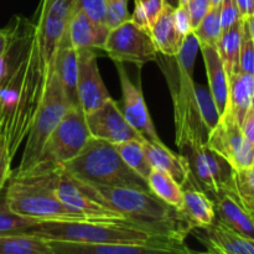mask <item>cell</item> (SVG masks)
<instances>
[{
	"instance_id": "obj_14",
	"label": "cell",
	"mask_w": 254,
	"mask_h": 254,
	"mask_svg": "<svg viewBox=\"0 0 254 254\" xmlns=\"http://www.w3.org/2000/svg\"><path fill=\"white\" fill-rule=\"evenodd\" d=\"M56 192L64 206L78 213L84 220H123L126 218L113 208L103 205L98 200L86 192L81 184L68 173L60 169L57 178Z\"/></svg>"
},
{
	"instance_id": "obj_39",
	"label": "cell",
	"mask_w": 254,
	"mask_h": 254,
	"mask_svg": "<svg viewBox=\"0 0 254 254\" xmlns=\"http://www.w3.org/2000/svg\"><path fill=\"white\" fill-rule=\"evenodd\" d=\"M139 2H140L141 9H143L144 15H145L149 27L151 29L155 20L158 19L160 12L163 11L165 2H164V0H144V1Z\"/></svg>"
},
{
	"instance_id": "obj_26",
	"label": "cell",
	"mask_w": 254,
	"mask_h": 254,
	"mask_svg": "<svg viewBox=\"0 0 254 254\" xmlns=\"http://www.w3.org/2000/svg\"><path fill=\"white\" fill-rule=\"evenodd\" d=\"M242 22L243 19L236 22L230 29L222 30L221 36L218 39L217 51L220 54L221 60L225 64L226 72L230 78L233 74L240 72V50L241 39H242Z\"/></svg>"
},
{
	"instance_id": "obj_29",
	"label": "cell",
	"mask_w": 254,
	"mask_h": 254,
	"mask_svg": "<svg viewBox=\"0 0 254 254\" xmlns=\"http://www.w3.org/2000/svg\"><path fill=\"white\" fill-rule=\"evenodd\" d=\"M227 193L254 218V169H233L232 181Z\"/></svg>"
},
{
	"instance_id": "obj_23",
	"label": "cell",
	"mask_w": 254,
	"mask_h": 254,
	"mask_svg": "<svg viewBox=\"0 0 254 254\" xmlns=\"http://www.w3.org/2000/svg\"><path fill=\"white\" fill-rule=\"evenodd\" d=\"M173 12V7L164 5L163 11L160 12L150 29L151 37L158 52L168 57H174L178 55L185 39L176 27Z\"/></svg>"
},
{
	"instance_id": "obj_32",
	"label": "cell",
	"mask_w": 254,
	"mask_h": 254,
	"mask_svg": "<svg viewBox=\"0 0 254 254\" xmlns=\"http://www.w3.org/2000/svg\"><path fill=\"white\" fill-rule=\"evenodd\" d=\"M40 221L15 215L14 212H11L7 208L6 203H5L4 195L2 193L0 195V235H4V233L27 232L32 226H35Z\"/></svg>"
},
{
	"instance_id": "obj_40",
	"label": "cell",
	"mask_w": 254,
	"mask_h": 254,
	"mask_svg": "<svg viewBox=\"0 0 254 254\" xmlns=\"http://www.w3.org/2000/svg\"><path fill=\"white\" fill-rule=\"evenodd\" d=\"M241 129H242L243 135L247 139L248 143L254 148V111L252 109H250L248 113L246 114L245 119L241 124Z\"/></svg>"
},
{
	"instance_id": "obj_8",
	"label": "cell",
	"mask_w": 254,
	"mask_h": 254,
	"mask_svg": "<svg viewBox=\"0 0 254 254\" xmlns=\"http://www.w3.org/2000/svg\"><path fill=\"white\" fill-rule=\"evenodd\" d=\"M89 138L86 114L78 106H71L49 136L36 165L30 171H50L62 168L83 149Z\"/></svg>"
},
{
	"instance_id": "obj_17",
	"label": "cell",
	"mask_w": 254,
	"mask_h": 254,
	"mask_svg": "<svg viewBox=\"0 0 254 254\" xmlns=\"http://www.w3.org/2000/svg\"><path fill=\"white\" fill-rule=\"evenodd\" d=\"M192 235L212 254H254V241L242 237L215 218L211 225L193 227Z\"/></svg>"
},
{
	"instance_id": "obj_35",
	"label": "cell",
	"mask_w": 254,
	"mask_h": 254,
	"mask_svg": "<svg viewBox=\"0 0 254 254\" xmlns=\"http://www.w3.org/2000/svg\"><path fill=\"white\" fill-rule=\"evenodd\" d=\"M129 19L128 0H107V26L109 30Z\"/></svg>"
},
{
	"instance_id": "obj_47",
	"label": "cell",
	"mask_w": 254,
	"mask_h": 254,
	"mask_svg": "<svg viewBox=\"0 0 254 254\" xmlns=\"http://www.w3.org/2000/svg\"><path fill=\"white\" fill-rule=\"evenodd\" d=\"M190 0H180V5H188Z\"/></svg>"
},
{
	"instance_id": "obj_42",
	"label": "cell",
	"mask_w": 254,
	"mask_h": 254,
	"mask_svg": "<svg viewBox=\"0 0 254 254\" xmlns=\"http://www.w3.org/2000/svg\"><path fill=\"white\" fill-rule=\"evenodd\" d=\"M10 35H11V27L0 30V55H5L10 44Z\"/></svg>"
},
{
	"instance_id": "obj_46",
	"label": "cell",
	"mask_w": 254,
	"mask_h": 254,
	"mask_svg": "<svg viewBox=\"0 0 254 254\" xmlns=\"http://www.w3.org/2000/svg\"><path fill=\"white\" fill-rule=\"evenodd\" d=\"M221 1H222V0H211V5H212V6H216V5H220Z\"/></svg>"
},
{
	"instance_id": "obj_49",
	"label": "cell",
	"mask_w": 254,
	"mask_h": 254,
	"mask_svg": "<svg viewBox=\"0 0 254 254\" xmlns=\"http://www.w3.org/2000/svg\"><path fill=\"white\" fill-rule=\"evenodd\" d=\"M251 168H252V169H254V156H253V161H252V166H251Z\"/></svg>"
},
{
	"instance_id": "obj_7",
	"label": "cell",
	"mask_w": 254,
	"mask_h": 254,
	"mask_svg": "<svg viewBox=\"0 0 254 254\" xmlns=\"http://www.w3.org/2000/svg\"><path fill=\"white\" fill-rule=\"evenodd\" d=\"M71 106L73 104L67 98L61 81L54 69L41 103L32 119L31 127L25 139V148L22 151L21 160L19 166L11 171L12 175L27 173L36 165L45 143Z\"/></svg>"
},
{
	"instance_id": "obj_6",
	"label": "cell",
	"mask_w": 254,
	"mask_h": 254,
	"mask_svg": "<svg viewBox=\"0 0 254 254\" xmlns=\"http://www.w3.org/2000/svg\"><path fill=\"white\" fill-rule=\"evenodd\" d=\"M26 233L37 236L46 241H67V242L81 243L176 241L159 237L123 220L40 221Z\"/></svg>"
},
{
	"instance_id": "obj_4",
	"label": "cell",
	"mask_w": 254,
	"mask_h": 254,
	"mask_svg": "<svg viewBox=\"0 0 254 254\" xmlns=\"http://www.w3.org/2000/svg\"><path fill=\"white\" fill-rule=\"evenodd\" d=\"M60 169L32 170L10 176L5 189V203L15 215L36 221L84 220L62 203L56 192Z\"/></svg>"
},
{
	"instance_id": "obj_16",
	"label": "cell",
	"mask_w": 254,
	"mask_h": 254,
	"mask_svg": "<svg viewBox=\"0 0 254 254\" xmlns=\"http://www.w3.org/2000/svg\"><path fill=\"white\" fill-rule=\"evenodd\" d=\"M86 122L91 136L112 144L123 143L130 139H143L127 122L118 103L112 97L93 112L87 113Z\"/></svg>"
},
{
	"instance_id": "obj_18",
	"label": "cell",
	"mask_w": 254,
	"mask_h": 254,
	"mask_svg": "<svg viewBox=\"0 0 254 254\" xmlns=\"http://www.w3.org/2000/svg\"><path fill=\"white\" fill-rule=\"evenodd\" d=\"M108 32V27L94 24L82 10L74 5L67 22V35L71 40V44L77 50L102 49Z\"/></svg>"
},
{
	"instance_id": "obj_1",
	"label": "cell",
	"mask_w": 254,
	"mask_h": 254,
	"mask_svg": "<svg viewBox=\"0 0 254 254\" xmlns=\"http://www.w3.org/2000/svg\"><path fill=\"white\" fill-rule=\"evenodd\" d=\"M76 0H41L35 24L29 22L26 66L19 104L5 138L11 159L26 139L47 83L55 69L57 50Z\"/></svg>"
},
{
	"instance_id": "obj_2",
	"label": "cell",
	"mask_w": 254,
	"mask_h": 254,
	"mask_svg": "<svg viewBox=\"0 0 254 254\" xmlns=\"http://www.w3.org/2000/svg\"><path fill=\"white\" fill-rule=\"evenodd\" d=\"M198 51L200 44L190 32L176 56L159 54L155 61L160 64L170 91L178 148L190 143H207L208 134L221 118L208 87L193 79Z\"/></svg>"
},
{
	"instance_id": "obj_38",
	"label": "cell",
	"mask_w": 254,
	"mask_h": 254,
	"mask_svg": "<svg viewBox=\"0 0 254 254\" xmlns=\"http://www.w3.org/2000/svg\"><path fill=\"white\" fill-rule=\"evenodd\" d=\"M173 16L179 32H180L184 37H185L186 35L190 34V32H192L191 16L186 5H179L178 7H175L173 12Z\"/></svg>"
},
{
	"instance_id": "obj_27",
	"label": "cell",
	"mask_w": 254,
	"mask_h": 254,
	"mask_svg": "<svg viewBox=\"0 0 254 254\" xmlns=\"http://www.w3.org/2000/svg\"><path fill=\"white\" fill-rule=\"evenodd\" d=\"M0 254H52L46 240L30 233L0 235Z\"/></svg>"
},
{
	"instance_id": "obj_19",
	"label": "cell",
	"mask_w": 254,
	"mask_h": 254,
	"mask_svg": "<svg viewBox=\"0 0 254 254\" xmlns=\"http://www.w3.org/2000/svg\"><path fill=\"white\" fill-rule=\"evenodd\" d=\"M145 154L150 161L153 169L164 171L169 174L173 179L178 181L181 188L188 185L190 180V168L188 159L183 154H176L164 145V143L156 141H143Z\"/></svg>"
},
{
	"instance_id": "obj_41",
	"label": "cell",
	"mask_w": 254,
	"mask_h": 254,
	"mask_svg": "<svg viewBox=\"0 0 254 254\" xmlns=\"http://www.w3.org/2000/svg\"><path fill=\"white\" fill-rule=\"evenodd\" d=\"M233 1H235L242 19L254 15V0H233Z\"/></svg>"
},
{
	"instance_id": "obj_43",
	"label": "cell",
	"mask_w": 254,
	"mask_h": 254,
	"mask_svg": "<svg viewBox=\"0 0 254 254\" xmlns=\"http://www.w3.org/2000/svg\"><path fill=\"white\" fill-rule=\"evenodd\" d=\"M5 74H6V59L5 55H0V87L4 82Z\"/></svg>"
},
{
	"instance_id": "obj_22",
	"label": "cell",
	"mask_w": 254,
	"mask_h": 254,
	"mask_svg": "<svg viewBox=\"0 0 254 254\" xmlns=\"http://www.w3.org/2000/svg\"><path fill=\"white\" fill-rule=\"evenodd\" d=\"M55 71L61 81L67 98L73 106H78L77 99V76H78V50L71 44L67 29L60 42L55 60ZM79 107V106H78Z\"/></svg>"
},
{
	"instance_id": "obj_24",
	"label": "cell",
	"mask_w": 254,
	"mask_h": 254,
	"mask_svg": "<svg viewBox=\"0 0 254 254\" xmlns=\"http://www.w3.org/2000/svg\"><path fill=\"white\" fill-rule=\"evenodd\" d=\"M181 211L190 220L193 227H205L215 221V205L212 198L192 185L183 188Z\"/></svg>"
},
{
	"instance_id": "obj_50",
	"label": "cell",
	"mask_w": 254,
	"mask_h": 254,
	"mask_svg": "<svg viewBox=\"0 0 254 254\" xmlns=\"http://www.w3.org/2000/svg\"><path fill=\"white\" fill-rule=\"evenodd\" d=\"M134 1H144V0H134Z\"/></svg>"
},
{
	"instance_id": "obj_12",
	"label": "cell",
	"mask_w": 254,
	"mask_h": 254,
	"mask_svg": "<svg viewBox=\"0 0 254 254\" xmlns=\"http://www.w3.org/2000/svg\"><path fill=\"white\" fill-rule=\"evenodd\" d=\"M207 144L222 156L235 170L252 166L254 148L248 143L230 108H226L215 128L210 131Z\"/></svg>"
},
{
	"instance_id": "obj_25",
	"label": "cell",
	"mask_w": 254,
	"mask_h": 254,
	"mask_svg": "<svg viewBox=\"0 0 254 254\" xmlns=\"http://www.w3.org/2000/svg\"><path fill=\"white\" fill-rule=\"evenodd\" d=\"M228 84H230V89H228L227 108L231 109L241 126L246 114L251 109V104H252L254 94V74L238 72L228 78Z\"/></svg>"
},
{
	"instance_id": "obj_20",
	"label": "cell",
	"mask_w": 254,
	"mask_h": 254,
	"mask_svg": "<svg viewBox=\"0 0 254 254\" xmlns=\"http://www.w3.org/2000/svg\"><path fill=\"white\" fill-rule=\"evenodd\" d=\"M200 51L205 62L206 74H207L208 89L215 101L218 112L222 116L228 106V76L225 64L221 60L217 47L213 45H200Z\"/></svg>"
},
{
	"instance_id": "obj_11",
	"label": "cell",
	"mask_w": 254,
	"mask_h": 254,
	"mask_svg": "<svg viewBox=\"0 0 254 254\" xmlns=\"http://www.w3.org/2000/svg\"><path fill=\"white\" fill-rule=\"evenodd\" d=\"M52 254H190L195 253L185 241H150V242L81 243L47 241Z\"/></svg>"
},
{
	"instance_id": "obj_13",
	"label": "cell",
	"mask_w": 254,
	"mask_h": 254,
	"mask_svg": "<svg viewBox=\"0 0 254 254\" xmlns=\"http://www.w3.org/2000/svg\"><path fill=\"white\" fill-rule=\"evenodd\" d=\"M116 67L122 89V98L117 103L122 114L127 119V122L138 131L141 138L149 141L161 143V139L159 138L146 102L144 99L140 81H138V83H134L129 78L127 69L124 68V64L116 62Z\"/></svg>"
},
{
	"instance_id": "obj_33",
	"label": "cell",
	"mask_w": 254,
	"mask_h": 254,
	"mask_svg": "<svg viewBox=\"0 0 254 254\" xmlns=\"http://www.w3.org/2000/svg\"><path fill=\"white\" fill-rule=\"evenodd\" d=\"M240 72L254 74V42L251 36L247 20L242 22V39L240 50Z\"/></svg>"
},
{
	"instance_id": "obj_48",
	"label": "cell",
	"mask_w": 254,
	"mask_h": 254,
	"mask_svg": "<svg viewBox=\"0 0 254 254\" xmlns=\"http://www.w3.org/2000/svg\"><path fill=\"white\" fill-rule=\"evenodd\" d=\"M251 109L254 111V94H253V98H252V104H251Z\"/></svg>"
},
{
	"instance_id": "obj_34",
	"label": "cell",
	"mask_w": 254,
	"mask_h": 254,
	"mask_svg": "<svg viewBox=\"0 0 254 254\" xmlns=\"http://www.w3.org/2000/svg\"><path fill=\"white\" fill-rule=\"evenodd\" d=\"M74 5L94 24L107 26V0H76Z\"/></svg>"
},
{
	"instance_id": "obj_30",
	"label": "cell",
	"mask_w": 254,
	"mask_h": 254,
	"mask_svg": "<svg viewBox=\"0 0 254 254\" xmlns=\"http://www.w3.org/2000/svg\"><path fill=\"white\" fill-rule=\"evenodd\" d=\"M144 139H130V140L123 141V143L114 144L118 150L119 155L124 160V163L139 176L148 181L153 166L149 161L145 154V149L143 145Z\"/></svg>"
},
{
	"instance_id": "obj_45",
	"label": "cell",
	"mask_w": 254,
	"mask_h": 254,
	"mask_svg": "<svg viewBox=\"0 0 254 254\" xmlns=\"http://www.w3.org/2000/svg\"><path fill=\"white\" fill-rule=\"evenodd\" d=\"M164 2H165V5H169V6L173 7V9H175V7H178L180 5V0H164Z\"/></svg>"
},
{
	"instance_id": "obj_5",
	"label": "cell",
	"mask_w": 254,
	"mask_h": 254,
	"mask_svg": "<svg viewBox=\"0 0 254 254\" xmlns=\"http://www.w3.org/2000/svg\"><path fill=\"white\" fill-rule=\"evenodd\" d=\"M62 169L82 183L150 191L148 181L124 163L114 144L93 136Z\"/></svg>"
},
{
	"instance_id": "obj_44",
	"label": "cell",
	"mask_w": 254,
	"mask_h": 254,
	"mask_svg": "<svg viewBox=\"0 0 254 254\" xmlns=\"http://www.w3.org/2000/svg\"><path fill=\"white\" fill-rule=\"evenodd\" d=\"M246 20H247L248 27H250L251 36H252V40H253V42H254V15H252V16L246 17Z\"/></svg>"
},
{
	"instance_id": "obj_36",
	"label": "cell",
	"mask_w": 254,
	"mask_h": 254,
	"mask_svg": "<svg viewBox=\"0 0 254 254\" xmlns=\"http://www.w3.org/2000/svg\"><path fill=\"white\" fill-rule=\"evenodd\" d=\"M11 156L9 154L6 141L0 134V195L6 188L11 176Z\"/></svg>"
},
{
	"instance_id": "obj_28",
	"label": "cell",
	"mask_w": 254,
	"mask_h": 254,
	"mask_svg": "<svg viewBox=\"0 0 254 254\" xmlns=\"http://www.w3.org/2000/svg\"><path fill=\"white\" fill-rule=\"evenodd\" d=\"M150 191L160 200L176 208L183 207V188L175 179L164 171L153 169L148 178Z\"/></svg>"
},
{
	"instance_id": "obj_15",
	"label": "cell",
	"mask_w": 254,
	"mask_h": 254,
	"mask_svg": "<svg viewBox=\"0 0 254 254\" xmlns=\"http://www.w3.org/2000/svg\"><path fill=\"white\" fill-rule=\"evenodd\" d=\"M111 98L99 72L94 49L78 50L77 99L84 114L91 113Z\"/></svg>"
},
{
	"instance_id": "obj_21",
	"label": "cell",
	"mask_w": 254,
	"mask_h": 254,
	"mask_svg": "<svg viewBox=\"0 0 254 254\" xmlns=\"http://www.w3.org/2000/svg\"><path fill=\"white\" fill-rule=\"evenodd\" d=\"M212 198L216 218L242 237L254 241V218L227 192H221Z\"/></svg>"
},
{
	"instance_id": "obj_9",
	"label": "cell",
	"mask_w": 254,
	"mask_h": 254,
	"mask_svg": "<svg viewBox=\"0 0 254 254\" xmlns=\"http://www.w3.org/2000/svg\"><path fill=\"white\" fill-rule=\"evenodd\" d=\"M179 150L188 159L190 168L188 185L195 186L210 197L230 190L233 168L207 144H185Z\"/></svg>"
},
{
	"instance_id": "obj_10",
	"label": "cell",
	"mask_w": 254,
	"mask_h": 254,
	"mask_svg": "<svg viewBox=\"0 0 254 254\" xmlns=\"http://www.w3.org/2000/svg\"><path fill=\"white\" fill-rule=\"evenodd\" d=\"M102 50L114 62L133 64L139 68L148 62L156 61L159 55L150 31L131 19L109 30Z\"/></svg>"
},
{
	"instance_id": "obj_3",
	"label": "cell",
	"mask_w": 254,
	"mask_h": 254,
	"mask_svg": "<svg viewBox=\"0 0 254 254\" xmlns=\"http://www.w3.org/2000/svg\"><path fill=\"white\" fill-rule=\"evenodd\" d=\"M77 181L92 197L113 208L126 221L146 232L169 240L185 241L193 228L180 208L160 200L151 191L98 186Z\"/></svg>"
},
{
	"instance_id": "obj_31",
	"label": "cell",
	"mask_w": 254,
	"mask_h": 254,
	"mask_svg": "<svg viewBox=\"0 0 254 254\" xmlns=\"http://www.w3.org/2000/svg\"><path fill=\"white\" fill-rule=\"evenodd\" d=\"M220 9L221 4L211 6L205 16L202 17L200 24L192 30L193 35L200 45H213V46L217 45L221 32H222Z\"/></svg>"
},
{
	"instance_id": "obj_37",
	"label": "cell",
	"mask_w": 254,
	"mask_h": 254,
	"mask_svg": "<svg viewBox=\"0 0 254 254\" xmlns=\"http://www.w3.org/2000/svg\"><path fill=\"white\" fill-rule=\"evenodd\" d=\"M220 17L222 30L230 29L232 25H235L236 22L242 19L233 0H222L221 1Z\"/></svg>"
}]
</instances>
